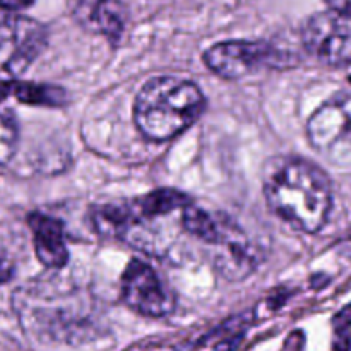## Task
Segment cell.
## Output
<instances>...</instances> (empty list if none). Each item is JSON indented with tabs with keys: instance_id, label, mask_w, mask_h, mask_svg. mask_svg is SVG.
Instances as JSON below:
<instances>
[{
	"instance_id": "obj_1",
	"label": "cell",
	"mask_w": 351,
	"mask_h": 351,
	"mask_svg": "<svg viewBox=\"0 0 351 351\" xmlns=\"http://www.w3.org/2000/svg\"><path fill=\"white\" fill-rule=\"evenodd\" d=\"M263 191L271 211L295 230L317 233L332 208L328 175L307 160L274 156L263 168Z\"/></svg>"
},
{
	"instance_id": "obj_2",
	"label": "cell",
	"mask_w": 351,
	"mask_h": 351,
	"mask_svg": "<svg viewBox=\"0 0 351 351\" xmlns=\"http://www.w3.org/2000/svg\"><path fill=\"white\" fill-rule=\"evenodd\" d=\"M206 99L197 84L180 77H153L134 101V122L151 141L173 139L194 125L204 112Z\"/></svg>"
},
{
	"instance_id": "obj_3",
	"label": "cell",
	"mask_w": 351,
	"mask_h": 351,
	"mask_svg": "<svg viewBox=\"0 0 351 351\" xmlns=\"http://www.w3.org/2000/svg\"><path fill=\"white\" fill-rule=\"evenodd\" d=\"M204 62L219 77L239 81L266 69L290 67V55L266 41L232 40L213 45L204 53Z\"/></svg>"
},
{
	"instance_id": "obj_4",
	"label": "cell",
	"mask_w": 351,
	"mask_h": 351,
	"mask_svg": "<svg viewBox=\"0 0 351 351\" xmlns=\"http://www.w3.org/2000/svg\"><path fill=\"white\" fill-rule=\"evenodd\" d=\"M48 41V31L38 21L0 12V82H10L27 71Z\"/></svg>"
},
{
	"instance_id": "obj_5",
	"label": "cell",
	"mask_w": 351,
	"mask_h": 351,
	"mask_svg": "<svg viewBox=\"0 0 351 351\" xmlns=\"http://www.w3.org/2000/svg\"><path fill=\"white\" fill-rule=\"evenodd\" d=\"M215 269L230 281L250 276L261 263V252L245 230L225 213H218L211 240L206 243Z\"/></svg>"
},
{
	"instance_id": "obj_6",
	"label": "cell",
	"mask_w": 351,
	"mask_h": 351,
	"mask_svg": "<svg viewBox=\"0 0 351 351\" xmlns=\"http://www.w3.org/2000/svg\"><path fill=\"white\" fill-rule=\"evenodd\" d=\"M312 146L335 161H351V91H343L319 106L307 123Z\"/></svg>"
},
{
	"instance_id": "obj_7",
	"label": "cell",
	"mask_w": 351,
	"mask_h": 351,
	"mask_svg": "<svg viewBox=\"0 0 351 351\" xmlns=\"http://www.w3.org/2000/svg\"><path fill=\"white\" fill-rule=\"evenodd\" d=\"M120 285L123 304L137 314L160 319L175 311L177 298L173 290L156 269L144 261H130L123 271Z\"/></svg>"
},
{
	"instance_id": "obj_8",
	"label": "cell",
	"mask_w": 351,
	"mask_h": 351,
	"mask_svg": "<svg viewBox=\"0 0 351 351\" xmlns=\"http://www.w3.org/2000/svg\"><path fill=\"white\" fill-rule=\"evenodd\" d=\"M302 41L308 53L331 67L351 65V16L324 10L305 23Z\"/></svg>"
},
{
	"instance_id": "obj_9",
	"label": "cell",
	"mask_w": 351,
	"mask_h": 351,
	"mask_svg": "<svg viewBox=\"0 0 351 351\" xmlns=\"http://www.w3.org/2000/svg\"><path fill=\"white\" fill-rule=\"evenodd\" d=\"M74 16L86 31L119 41L125 31L129 12L122 0H79Z\"/></svg>"
},
{
	"instance_id": "obj_10",
	"label": "cell",
	"mask_w": 351,
	"mask_h": 351,
	"mask_svg": "<svg viewBox=\"0 0 351 351\" xmlns=\"http://www.w3.org/2000/svg\"><path fill=\"white\" fill-rule=\"evenodd\" d=\"M27 225L33 232L38 261L50 269H62L69 261V249L62 223L43 213H31L27 216Z\"/></svg>"
},
{
	"instance_id": "obj_11",
	"label": "cell",
	"mask_w": 351,
	"mask_h": 351,
	"mask_svg": "<svg viewBox=\"0 0 351 351\" xmlns=\"http://www.w3.org/2000/svg\"><path fill=\"white\" fill-rule=\"evenodd\" d=\"M12 91L19 101L27 105H45V106H62L67 101V95L64 89L48 84H27L19 82L12 84Z\"/></svg>"
},
{
	"instance_id": "obj_12",
	"label": "cell",
	"mask_w": 351,
	"mask_h": 351,
	"mask_svg": "<svg viewBox=\"0 0 351 351\" xmlns=\"http://www.w3.org/2000/svg\"><path fill=\"white\" fill-rule=\"evenodd\" d=\"M17 127L10 117L0 113V167L9 163L17 147Z\"/></svg>"
},
{
	"instance_id": "obj_13",
	"label": "cell",
	"mask_w": 351,
	"mask_h": 351,
	"mask_svg": "<svg viewBox=\"0 0 351 351\" xmlns=\"http://www.w3.org/2000/svg\"><path fill=\"white\" fill-rule=\"evenodd\" d=\"M14 276V264L10 261V257L0 249V285L7 283V281L12 280Z\"/></svg>"
},
{
	"instance_id": "obj_14",
	"label": "cell",
	"mask_w": 351,
	"mask_h": 351,
	"mask_svg": "<svg viewBox=\"0 0 351 351\" xmlns=\"http://www.w3.org/2000/svg\"><path fill=\"white\" fill-rule=\"evenodd\" d=\"M351 326V305L343 308L335 317V329L336 335H345V331Z\"/></svg>"
},
{
	"instance_id": "obj_15",
	"label": "cell",
	"mask_w": 351,
	"mask_h": 351,
	"mask_svg": "<svg viewBox=\"0 0 351 351\" xmlns=\"http://www.w3.org/2000/svg\"><path fill=\"white\" fill-rule=\"evenodd\" d=\"M34 3V0H0V9L3 10H23Z\"/></svg>"
},
{
	"instance_id": "obj_16",
	"label": "cell",
	"mask_w": 351,
	"mask_h": 351,
	"mask_svg": "<svg viewBox=\"0 0 351 351\" xmlns=\"http://www.w3.org/2000/svg\"><path fill=\"white\" fill-rule=\"evenodd\" d=\"M331 5V9L339 10V12L350 14L351 16V0H326Z\"/></svg>"
},
{
	"instance_id": "obj_17",
	"label": "cell",
	"mask_w": 351,
	"mask_h": 351,
	"mask_svg": "<svg viewBox=\"0 0 351 351\" xmlns=\"http://www.w3.org/2000/svg\"><path fill=\"white\" fill-rule=\"evenodd\" d=\"M10 91H12V82H0V101H3Z\"/></svg>"
}]
</instances>
